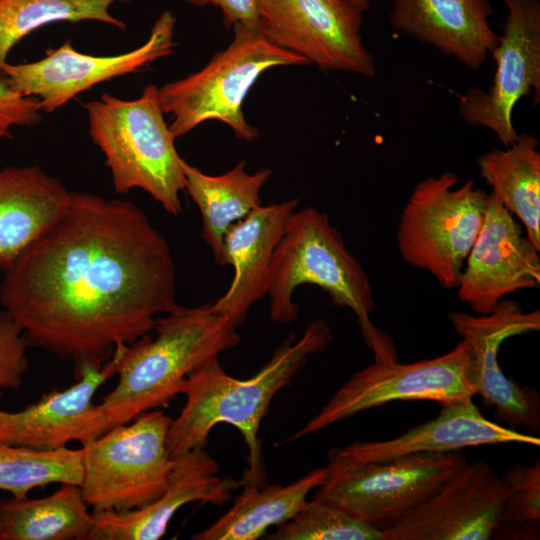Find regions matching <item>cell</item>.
<instances>
[{
    "instance_id": "12",
    "label": "cell",
    "mask_w": 540,
    "mask_h": 540,
    "mask_svg": "<svg viewBox=\"0 0 540 540\" xmlns=\"http://www.w3.org/2000/svg\"><path fill=\"white\" fill-rule=\"evenodd\" d=\"M257 1L260 29L277 46L324 71L376 74L361 33L364 11L350 0Z\"/></svg>"
},
{
    "instance_id": "14",
    "label": "cell",
    "mask_w": 540,
    "mask_h": 540,
    "mask_svg": "<svg viewBox=\"0 0 540 540\" xmlns=\"http://www.w3.org/2000/svg\"><path fill=\"white\" fill-rule=\"evenodd\" d=\"M505 498L501 478L487 463H466L433 494L382 528L383 540H487Z\"/></svg>"
},
{
    "instance_id": "29",
    "label": "cell",
    "mask_w": 540,
    "mask_h": 540,
    "mask_svg": "<svg viewBox=\"0 0 540 540\" xmlns=\"http://www.w3.org/2000/svg\"><path fill=\"white\" fill-rule=\"evenodd\" d=\"M272 540H383L382 530L320 500L307 501L290 520L276 526Z\"/></svg>"
},
{
    "instance_id": "19",
    "label": "cell",
    "mask_w": 540,
    "mask_h": 540,
    "mask_svg": "<svg viewBox=\"0 0 540 540\" xmlns=\"http://www.w3.org/2000/svg\"><path fill=\"white\" fill-rule=\"evenodd\" d=\"M494 10L489 0H392V28L470 70H478L499 40L489 19Z\"/></svg>"
},
{
    "instance_id": "27",
    "label": "cell",
    "mask_w": 540,
    "mask_h": 540,
    "mask_svg": "<svg viewBox=\"0 0 540 540\" xmlns=\"http://www.w3.org/2000/svg\"><path fill=\"white\" fill-rule=\"evenodd\" d=\"M131 0H0V69L11 50L26 36L57 22L96 21L125 30L113 16L116 2Z\"/></svg>"
},
{
    "instance_id": "4",
    "label": "cell",
    "mask_w": 540,
    "mask_h": 540,
    "mask_svg": "<svg viewBox=\"0 0 540 540\" xmlns=\"http://www.w3.org/2000/svg\"><path fill=\"white\" fill-rule=\"evenodd\" d=\"M304 284L321 288L334 305L353 311L375 361L396 360L391 338L370 321L375 301L366 272L328 215L312 206L291 214L272 255L266 284L272 321L288 324L297 319L293 296Z\"/></svg>"
},
{
    "instance_id": "35",
    "label": "cell",
    "mask_w": 540,
    "mask_h": 540,
    "mask_svg": "<svg viewBox=\"0 0 540 540\" xmlns=\"http://www.w3.org/2000/svg\"><path fill=\"white\" fill-rule=\"evenodd\" d=\"M2 501L3 499L0 497V514H1ZM0 531H1V519H0Z\"/></svg>"
},
{
    "instance_id": "34",
    "label": "cell",
    "mask_w": 540,
    "mask_h": 540,
    "mask_svg": "<svg viewBox=\"0 0 540 540\" xmlns=\"http://www.w3.org/2000/svg\"><path fill=\"white\" fill-rule=\"evenodd\" d=\"M353 2L356 6H358L361 10L366 12L370 8V0H350Z\"/></svg>"
},
{
    "instance_id": "31",
    "label": "cell",
    "mask_w": 540,
    "mask_h": 540,
    "mask_svg": "<svg viewBox=\"0 0 540 540\" xmlns=\"http://www.w3.org/2000/svg\"><path fill=\"white\" fill-rule=\"evenodd\" d=\"M28 343L20 326L0 311V399L2 389L17 390L28 369Z\"/></svg>"
},
{
    "instance_id": "13",
    "label": "cell",
    "mask_w": 540,
    "mask_h": 540,
    "mask_svg": "<svg viewBox=\"0 0 540 540\" xmlns=\"http://www.w3.org/2000/svg\"><path fill=\"white\" fill-rule=\"evenodd\" d=\"M507 16L498 44L491 51L496 62L492 85L459 95L458 113L473 127L490 129L506 147L518 133L512 115L517 102L533 92L540 101V0H503Z\"/></svg>"
},
{
    "instance_id": "22",
    "label": "cell",
    "mask_w": 540,
    "mask_h": 540,
    "mask_svg": "<svg viewBox=\"0 0 540 540\" xmlns=\"http://www.w3.org/2000/svg\"><path fill=\"white\" fill-rule=\"evenodd\" d=\"M69 191L37 165L0 169V269L50 231L65 215Z\"/></svg>"
},
{
    "instance_id": "6",
    "label": "cell",
    "mask_w": 540,
    "mask_h": 540,
    "mask_svg": "<svg viewBox=\"0 0 540 540\" xmlns=\"http://www.w3.org/2000/svg\"><path fill=\"white\" fill-rule=\"evenodd\" d=\"M226 49L216 53L199 71L158 87L164 114L172 116L169 129L182 137L205 121L228 125L235 136L247 142L259 138L242 105L249 90L267 70L280 66H307L302 56L270 41L259 23H237Z\"/></svg>"
},
{
    "instance_id": "20",
    "label": "cell",
    "mask_w": 540,
    "mask_h": 540,
    "mask_svg": "<svg viewBox=\"0 0 540 540\" xmlns=\"http://www.w3.org/2000/svg\"><path fill=\"white\" fill-rule=\"evenodd\" d=\"M439 415L388 440L355 441L331 449L355 462L383 461L423 452L445 453L480 445L520 443L539 446L540 438L486 419L471 400L441 406Z\"/></svg>"
},
{
    "instance_id": "24",
    "label": "cell",
    "mask_w": 540,
    "mask_h": 540,
    "mask_svg": "<svg viewBox=\"0 0 540 540\" xmlns=\"http://www.w3.org/2000/svg\"><path fill=\"white\" fill-rule=\"evenodd\" d=\"M326 468L312 470L288 485L243 484L230 509L193 540H256L271 526L292 519L307 503V496L320 486Z\"/></svg>"
},
{
    "instance_id": "16",
    "label": "cell",
    "mask_w": 540,
    "mask_h": 540,
    "mask_svg": "<svg viewBox=\"0 0 540 540\" xmlns=\"http://www.w3.org/2000/svg\"><path fill=\"white\" fill-rule=\"evenodd\" d=\"M523 229L490 192L483 225L456 287L459 299L478 315L490 313L508 294L539 288L540 251Z\"/></svg>"
},
{
    "instance_id": "28",
    "label": "cell",
    "mask_w": 540,
    "mask_h": 540,
    "mask_svg": "<svg viewBox=\"0 0 540 540\" xmlns=\"http://www.w3.org/2000/svg\"><path fill=\"white\" fill-rule=\"evenodd\" d=\"M82 448L33 449L0 443V490L22 498L35 488L82 480Z\"/></svg>"
},
{
    "instance_id": "30",
    "label": "cell",
    "mask_w": 540,
    "mask_h": 540,
    "mask_svg": "<svg viewBox=\"0 0 540 540\" xmlns=\"http://www.w3.org/2000/svg\"><path fill=\"white\" fill-rule=\"evenodd\" d=\"M505 498L492 538L539 539L540 460L511 464L501 478Z\"/></svg>"
},
{
    "instance_id": "10",
    "label": "cell",
    "mask_w": 540,
    "mask_h": 540,
    "mask_svg": "<svg viewBox=\"0 0 540 540\" xmlns=\"http://www.w3.org/2000/svg\"><path fill=\"white\" fill-rule=\"evenodd\" d=\"M470 347L462 339L451 351L409 364L375 361L345 382L321 410L280 444L394 401H433L440 406L471 400Z\"/></svg>"
},
{
    "instance_id": "1",
    "label": "cell",
    "mask_w": 540,
    "mask_h": 540,
    "mask_svg": "<svg viewBox=\"0 0 540 540\" xmlns=\"http://www.w3.org/2000/svg\"><path fill=\"white\" fill-rule=\"evenodd\" d=\"M3 271V310L29 346L72 361L74 376L179 305L169 244L127 200L71 191L63 218Z\"/></svg>"
},
{
    "instance_id": "3",
    "label": "cell",
    "mask_w": 540,
    "mask_h": 540,
    "mask_svg": "<svg viewBox=\"0 0 540 540\" xmlns=\"http://www.w3.org/2000/svg\"><path fill=\"white\" fill-rule=\"evenodd\" d=\"M153 330L109 359L118 382L100 403L109 429L138 415L166 407L183 393L189 375L204 363L240 343L237 328L210 303L178 305L156 318Z\"/></svg>"
},
{
    "instance_id": "2",
    "label": "cell",
    "mask_w": 540,
    "mask_h": 540,
    "mask_svg": "<svg viewBox=\"0 0 540 540\" xmlns=\"http://www.w3.org/2000/svg\"><path fill=\"white\" fill-rule=\"evenodd\" d=\"M333 341L328 323L311 322L297 339L291 333L271 359L251 378L236 379L221 367L218 357L194 370L183 394L186 403L171 420L167 449L172 458L196 446L205 445L212 428L226 423L237 428L249 450V467L241 484H266L258 431L275 394L287 387L308 357L326 350Z\"/></svg>"
},
{
    "instance_id": "11",
    "label": "cell",
    "mask_w": 540,
    "mask_h": 540,
    "mask_svg": "<svg viewBox=\"0 0 540 540\" xmlns=\"http://www.w3.org/2000/svg\"><path fill=\"white\" fill-rule=\"evenodd\" d=\"M176 17L164 11L145 43L131 51L94 56L74 49L71 40L27 63L6 62L0 69L13 91L38 101L41 111L52 113L90 88L114 78L136 73L174 53Z\"/></svg>"
},
{
    "instance_id": "32",
    "label": "cell",
    "mask_w": 540,
    "mask_h": 540,
    "mask_svg": "<svg viewBox=\"0 0 540 540\" xmlns=\"http://www.w3.org/2000/svg\"><path fill=\"white\" fill-rule=\"evenodd\" d=\"M41 109L33 97L16 93L0 77V142L11 139L15 127L34 126L41 122Z\"/></svg>"
},
{
    "instance_id": "9",
    "label": "cell",
    "mask_w": 540,
    "mask_h": 540,
    "mask_svg": "<svg viewBox=\"0 0 540 540\" xmlns=\"http://www.w3.org/2000/svg\"><path fill=\"white\" fill-rule=\"evenodd\" d=\"M468 463L461 450L355 462L332 450L314 500L336 505L382 529L433 494Z\"/></svg>"
},
{
    "instance_id": "26",
    "label": "cell",
    "mask_w": 540,
    "mask_h": 540,
    "mask_svg": "<svg viewBox=\"0 0 540 540\" xmlns=\"http://www.w3.org/2000/svg\"><path fill=\"white\" fill-rule=\"evenodd\" d=\"M88 508L73 483L43 498L3 499L0 540H87L93 526Z\"/></svg>"
},
{
    "instance_id": "23",
    "label": "cell",
    "mask_w": 540,
    "mask_h": 540,
    "mask_svg": "<svg viewBox=\"0 0 540 540\" xmlns=\"http://www.w3.org/2000/svg\"><path fill=\"white\" fill-rule=\"evenodd\" d=\"M183 172L185 190L202 216L201 236L211 248L215 262L226 266L225 234L231 225L261 205L260 191L273 172L262 168L248 173L245 160L217 176L205 174L184 160Z\"/></svg>"
},
{
    "instance_id": "8",
    "label": "cell",
    "mask_w": 540,
    "mask_h": 540,
    "mask_svg": "<svg viewBox=\"0 0 540 540\" xmlns=\"http://www.w3.org/2000/svg\"><path fill=\"white\" fill-rule=\"evenodd\" d=\"M446 171L420 181L404 206L397 246L409 265L429 272L445 289L456 288L483 225L488 195L472 180L456 187Z\"/></svg>"
},
{
    "instance_id": "25",
    "label": "cell",
    "mask_w": 540,
    "mask_h": 540,
    "mask_svg": "<svg viewBox=\"0 0 540 540\" xmlns=\"http://www.w3.org/2000/svg\"><path fill=\"white\" fill-rule=\"evenodd\" d=\"M539 141L527 132L505 149H493L477 159L480 176L491 193L524 228L540 251V151Z\"/></svg>"
},
{
    "instance_id": "33",
    "label": "cell",
    "mask_w": 540,
    "mask_h": 540,
    "mask_svg": "<svg viewBox=\"0 0 540 540\" xmlns=\"http://www.w3.org/2000/svg\"><path fill=\"white\" fill-rule=\"evenodd\" d=\"M187 3L203 7L212 5L218 7L223 14V23L226 28L237 23H259V8L257 0H184Z\"/></svg>"
},
{
    "instance_id": "18",
    "label": "cell",
    "mask_w": 540,
    "mask_h": 540,
    "mask_svg": "<svg viewBox=\"0 0 540 540\" xmlns=\"http://www.w3.org/2000/svg\"><path fill=\"white\" fill-rule=\"evenodd\" d=\"M219 463L205 445L174 457L164 492L143 507L124 511L93 512V526L87 540H158L169 522L184 505L195 501L216 506L227 503L241 481L222 477Z\"/></svg>"
},
{
    "instance_id": "17",
    "label": "cell",
    "mask_w": 540,
    "mask_h": 540,
    "mask_svg": "<svg viewBox=\"0 0 540 540\" xmlns=\"http://www.w3.org/2000/svg\"><path fill=\"white\" fill-rule=\"evenodd\" d=\"M113 375L107 361L101 368L84 367L76 381L63 390H51L16 412L0 409V443L33 449H58L78 441L84 444L109 430L97 390Z\"/></svg>"
},
{
    "instance_id": "21",
    "label": "cell",
    "mask_w": 540,
    "mask_h": 540,
    "mask_svg": "<svg viewBox=\"0 0 540 540\" xmlns=\"http://www.w3.org/2000/svg\"><path fill=\"white\" fill-rule=\"evenodd\" d=\"M298 205L297 198L260 205L226 232L224 255L234 275L227 291L210 306L234 327L241 326L250 308L266 296L272 255Z\"/></svg>"
},
{
    "instance_id": "15",
    "label": "cell",
    "mask_w": 540,
    "mask_h": 540,
    "mask_svg": "<svg viewBox=\"0 0 540 540\" xmlns=\"http://www.w3.org/2000/svg\"><path fill=\"white\" fill-rule=\"evenodd\" d=\"M455 332L470 347V376L475 394L495 406L500 421L528 432L540 430V397L507 378L498 363L501 344L508 338L540 330V311L525 312L513 300L501 299L484 315L451 312Z\"/></svg>"
},
{
    "instance_id": "7",
    "label": "cell",
    "mask_w": 540,
    "mask_h": 540,
    "mask_svg": "<svg viewBox=\"0 0 540 540\" xmlns=\"http://www.w3.org/2000/svg\"><path fill=\"white\" fill-rule=\"evenodd\" d=\"M171 420L150 410L82 444L79 486L93 512L137 509L164 492L174 464L167 449Z\"/></svg>"
},
{
    "instance_id": "5",
    "label": "cell",
    "mask_w": 540,
    "mask_h": 540,
    "mask_svg": "<svg viewBox=\"0 0 540 540\" xmlns=\"http://www.w3.org/2000/svg\"><path fill=\"white\" fill-rule=\"evenodd\" d=\"M83 107L90 138L105 157L114 191L142 189L167 213L181 214L184 159L164 119L158 87L147 85L133 100L104 93Z\"/></svg>"
}]
</instances>
